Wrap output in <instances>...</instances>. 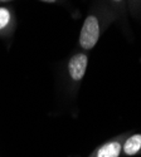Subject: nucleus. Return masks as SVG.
I'll list each match as a JSON object with an SVG mask.
<instances>
[{"label": "nucleus", "instance_id": "f257e3e1", "mask_svg": "<svg viewBox=\"0 0 141 157\" xmlns=\"http://www.w3.org/2000/svg\"><path fill=\"white\" fill-rule=\"evenodd\" d=\"M104 23L101 21V18L92 13L88 14L82 24L80 32L78 44L83 50H91L96 47L97 42L100 40L102 30H104Z\"/></svg>", "mask_w": 141, "mask_h": 157}, {"label": "nucleus", "instance_id": "f03ea898", "mask_svg": "<svg viewBox=\"0 0 141 157\" xmlns=\"http://www.w3.org/2000/svg\"><path fill=\"white\" fill-rule=\"evenodd\" d=\"M88 54L84 52L74 53L67 62V75L72 84H80L87 71Z\"/></svg>", "mask_w": 141, "mask_h": 157}, {"label": "nucleus", "instance_id": "7ed1b4c3", "mask_svg": "<svg viewBox=\"0 0 141 157\" xmlns=\"http://www.w3.org/2000/svg\"><path fill=\"white\" fill-rule=\"evenodd\" d=\"M129 133L130 132H126L107 140L102 145L97 146L88 157H121L123 141Z\"/></svg>", "mask_w": 141, "mask_h": 157}, {"label": "nucleus", "instance_id": "20e7f679", "mask_svg": "<svg viewBox=\"0 0 141 157\" xmlns=\"http://www.w3.org/2000/svg\"><path fill=\"white\" fill-rule=\"evenodd\" d=\"M141 153V133H129L122 145V156L132 157Z\"/></svg>", "mask_w": 141, "mask_h": 157}, {"label": "nucleus", "instance_id": "39448f33", "mask_svg": "<svg viewBox=\"0 0 141 157\" xmlns=\"http://www.w3.org/2000/svg\"><path fill=\"white\" fill-rule=\"evenodd\" d=\"M13 28H14V18L11 11L5 6H0V36L10 34Z\"/></svg>", "mask_w": 141, "mask_h": 157}, {"label": "nucleus", "instance_id": "423d86ee", "mask_svg": "<svg viewBox=\"0 0 141 157\" xmlns=\"http://www.w3.org/2000/svg\"><path fill=\"white\" fill-rule=\"evenodd\" d=\"M111 2H112L113 4H116V5H121V4H123L125 0H111Z\"/></svg>", "mask_w": 141, "mask_h": 157}, {"label": "nucleus", "instance_id": "0eeeda50", "mask_svg": "<svg viewBox=\"0 0 141 157\" xmlns=\"http://www.w3.org/2000/svg\"><path fill=\"white\" fill-rule=\"evenodd\" d=\"M39 2H43V3H50V4H52V3H56L57 0H39Z\"/></svg>", "mask_w": 141, "mask_h": 157}, {"label": "nucleus", "instance_id": "6e6552de", "mask_svg": "<svg viewBox=\"0 0 141 157\" xmlns=\"http://www.w3.org/2000/svg\"><path fill=\"white\" fill-rule=\"evenodd\" d=\"M9 2H13V0H0V3H9Z\"/></svg>", "mask_w": 141, "mask_h": 157}]
</instances>
